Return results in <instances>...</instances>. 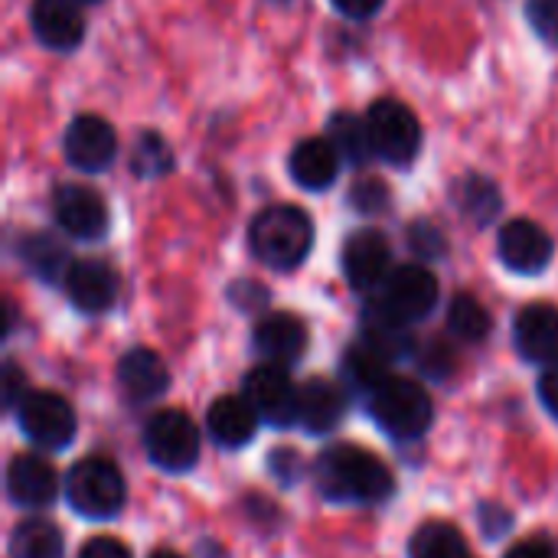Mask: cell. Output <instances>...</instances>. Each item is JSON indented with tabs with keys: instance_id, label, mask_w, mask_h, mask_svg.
I'll return each instance as SVG.
<instances>
[{
	"instance_id": "cell-1",
	"label": "cell",
	"mask_w": 558,
	"mask_h": 558,
	"mask_svg": "<svg viewBox=\"0 0 558 558\" xmlns=\"http://www.w3.org/2000/svg\"><path fill=\"white\" fill-rule=\"evenodd\" d=\"M317 490L333 504H360L376 507L386 504L396 490L392 471L373 454L356 445L330 448L314 464Z\"/></svg>"
},
{
	"instance_id": "cell-2",
	"label": "cell",
	"mask_w": 558,
	"mask_h": 558,
	"mask_svg": "<svg viewBox=\"0 0 558 558\" xmlns=\"http://www.w3.org/2000/svg\"><path fill=\"white\" fill-rule=\"evenodd\" d=\"M255 258L275 271L298 268L314 248V222L301 206H268L248 229Z\"/></svg>"
},
{
	"instance_id": "cell-3",
	"label": "cell",
	"mask_w": 558,
	"mask_h": 558,
	"mask_svg": "<svg viewBox=\"0 0 558 558\" xmlns=\"http://www.w3.org/2000/svg\"><path fill=\"white\" fill-rule=\"evenodd\" d=\"M369 412L376 425L399 441H415L432 428L435 409L422 383L405 376H389L369 392Z\"/></svg>"
},
{
	"instance_id": "cell-4",
	"label": "cell",
	"mask_w": 558,
	"mask_h": 558,
	"mask_svg": "<svg viewBox=\"0 0 558 558\" xmlns=\"http://www.w3.org/2000/svg\"><path fill=\"white\" fill-rule=\"evenodd\" d=\"M65 497H69V507L78 517H85V520H108L128 500L124 474L108 458H85V461H78L69 471Z\"/></svg>"
},
{
	"instance_id": "cell-5",
	"label": "cell",
	"mask_w": 558,
	"mask_h": 558,
	"mask_svg": "<svg viewBox=\"0 0 558 558\" xmlns=\"http://www.w3.org/2000/svg\"><path fill=\"white\" fill-rule=\"evenodd\" d=\"M366 128L373 154L392 167H409L422 150V124L412 108L396 98H379L366 111Z\"/></svg>"
},
{
	"instance_id": "cell-6",
	"label": "cell",
	"mask_w": 558,
	"mask_h": 558,
	"mask_svg": "<svg viewBox=\"0 0 558 558\" xmlns=\"http://www.w3.org/2000/svg\"><path fill=\"white\" fill-rule=\"evenodd\" d=\"M435 304H438V278L425 265L415 262V265H399L389 271L373 307L409 327V324L428 317L435 311Z\"/></svg>"
},
{
	"instance_id": "cell-7",
	"label": "cell",
	"mask_w": 558,
	"mask_h": 558,
	"mask_svg": "<svg viewBox=\"0 0 558 558\" xmlns=\"http://www.w3.org/2000/svg\"><path fill=\"white\" fill-rule=\"evenodd\" d=\"M144 448L160 471L183 474L199 461V432L190 415L177 409H163L147 422Z\"/></svg>"
},
{
	"instance_id": "cell-8",
	"label": "cell",
	"mask_w": 558,
	"mask_h": 558,
	"mask_svg": "<svg viewBox=\"0 0 558 558\" xmlns=\"http://www.w3.org/2000/svg\"><path fill=\"white\" fill-rule=\"evenodd\" d=\"M242 396L248 399V405L258 412V418H262L265 425H275V428L298 425L301 389L291 383V376H288L284 366H278V363L255 366V369L245 376Z\"/></svg>"
},
{
	"instance_id": "cell-9",
	"label": "cell",
	"mask_w": 558,
	"mask_h": 558,
	"mask_svg": "<svg viewBox=\"0 0 558 558\" xmlns=\"http://www.w3.org/2000/svg\"><path fill=\"white\" fill-rule=\"evenodd\" d=\"M16 418L23 435L46 451H62L75 438V412L56 392H26L16 405Z\"/></svg>"
},
{
	"instance_id": "cell-10",
	"label": "cell",
	"mask_w": 558,
	"mask_h": 558,
	"mask_svg": "<svg viewBox=\"0 0 558 558\" xmlns=\"http://www.w3.org/2000/svg\"><path fill=\"white\" fill-rule=\"evenodd\" d=\"M340 265H343V275H347L353 291H360V294L379 291L383 281L389 278V271H392V252H389L386 235L376 232V229L353 232L343 242Z\"/></svg>"
},
{
	"instance_id": "cell-11",
	"label": "cell",
	"mask_w": 558,
	"mask_h": 558,
	"mask_svg": "<svg viewBox=\"0 0 558 558\" xmlns=\"http://www.w3.org/2000/svg\"><path fill=\"white\" fill-rule=\"evenodd\" d=\"M497 255L517 275H539L549 268L556 245H553V235L539 222L513 219L497 235Z\"/></svg>"
},
{
	"instance_id": "cell-12",
	"label": "cell",
	"mask_w": 558,
	"mask_h": 558,
	"mask_svg": "<svg viewBox=\"0 0 558 558\" xmlns=\"http://www.w3.org/2000/svg\"><path fill=\"white\" fill-rule=\"evenodd\" d=\"M65 160L82 170V173H101L111 167L114 154H118V134L114 128L98 118V114H78L69 131H65Z\"/></svg>"
},
{
	"instance_id": "cell-13",
	"label": "cell",
	"mask_w": 558,
	"mask_h": 558,
	"mask_svg": "<svg viewBox=\"0 0 558 558\" xmlns=\"http://www.w3.org/2000/svg\"><path fill=\"white\" fill-rule=\"evenodd\" d=\"M52 216L65 235L82 239V242H92L108 229L105 199L92 186H82V183H62L52 193Z\"/></svg>"
},
{
	"instance_id": "cell-14",
	"label": "cell",
	"mask_w": 558,
	"mask_h": 558,
	"mask_svg": "<svg viewBox=\"0 0 558 558\" xmlns=\"http://www.w3.org/2000/svg\"><path fill=\"white\" fill-rule=\"evenodd\" d=\"M65 281V294L72 301V307H78L82 314H105L114 307L118 301V271L101 262V258H78L72 262Z\"/></svg>"
},
{
	"instance_id": "cell-15",
	"label": "cell",
	"mask_w": 558,
	"mask_h": 558,
	"mask_svg": "<svg viewBox=\"0 0 558 558\" xmlns=\"http://www.w3.org/2000/svg\"><path fill=\"white\" fill-rule=\"evenodd\" d=\"M29 23L36 39L52 52H72L85 39V16L75 0H33Z\"/></svg>"
},
{
	"instance_id": "cell-16",
	"label": "cell",
	"mask_w": 558,
	"mask_h": 558,
	"mask_svg": "<svg viewBox=\"0 0 558 558\" xmlns=\"http://www.w3.org/2000/svg\"><path fill=\"white\" fill-rule=\"evenodd\" d=\"M7 494L23 510H43L59 494V474L39 454H16L7 468Z\"/></svg>"
},
{
	"instance_id": "cell-17",
	"label": "cell",
	"mask_w": 558,
	"mask_h": 558,
	"mask_svg": "<svg viewBox=\"0 0 558 558\" xmlns=\"http://www.w3.org/2000/svg\"><path fill=\"white\" fill-rule=\"evenodd\" d=\"M517 350L530 363L556 366L558 363V311L553 304H526L513 324Z\"/></svg>"
},
{
	"instance_id": "cell-18",
	"label": "cell",
	"mask_w": 558,
	"mask_h": 558,
	"mask_svg": "<svg viewBox=\"0 0 558 558\" xmlns=\"http://www.w3.org/2000/svg\"><path fill=\"white\" fill-rule=\"evenodd\" d=\"M255 350L268 360V363H278V366H288L294 360L304 356L307 350V327L301 317L294 314H265L258 324H255Z\"/></svg>"
},
{
	"instance_id": "cell-19",
	"label": "cell",
	"mask_w": 558,
	"mask_h": 558,
	"mask_svg": "<svg viewBox=\"0 0 558 558\" xmlns=\"http://www.w3.org/2000/svg\"><path fill=\"white\" fill-rule=\"evenodd\" d=\"M340 167H343V157L330 144V137H307L288 157V170L294 183L304 190H330L340 177Z\"/></svg>"
},
{
	"instance_id": "cell-20",
	"label": "cell",
	"mask_w": 558,
	"mask_h": 558,
	"mask_svg": "<svg viewBox=\"0 0 558 558\" xmlns=\"http://www.w3.org/2000/svg\"><path fill=\"white\" fill-rule=\"evenodd\" d=\"M258 412L248 405L245 396H219L209 412H206V428H209V438L219 445V448H245L255 432H258Z\"/></svg>"
},
{
	"instance_id": "cell-21",
	"label": "cell",
	"mask_w": 558,
	"mask_h": 558,
	"mask_svg": "<svg viewBox=\"0 0 558 558\" xmlns=\"http://www.w3.org/2000/svg\"><path fill=\"white\" fill-rule=\"evenodd\" d=\"M118 386H121L124 399H131V402H154L170 386L167 363L154 350H144V347L131 350L118 363Z\"/></svg>"
},
{
	"instance_id": "cell-22",
	"label": "cell",
	"mask_w": 558,
	"mask_h": 558,
	"mask_svg": "<svg viewBox=\"0 0 558 558\" xmlns=\"http://www.w3.org/2000/svg\"><path fill=\"white\" fill-rule=\"evenodd\" d=\"M343 418V396L330 379H311L301 386L298 402V425H304L311 435H327Z\"/></svg>"
},
{
	"instance_id": "cell-23",
	"label": "cell",
	"mask_w": 558,
	"mask_h": 558,
	"mask_svg": "<svg viewBox=\"0 0 558 558\" xmlns=\"http://www.w3.org/2000/svg\"><path fill=\"white\" fill-rule=\"evenodd\" d=\"M20 255H23V265H26L36 278H43V281H59V278H65L69 268H72V258H69L65 245L56 242V239L46 235V232H36V235L23 239Z\"/></svg>"
},
{
	"instance_id": "cell-24",
	"label": "cell",
	"mask_w": 558,
	"mask_h": 558,
	"mask_svg": "<svg viewBox=\"0 0 558 558\" xmlns=\"http://www.w3.org/2000/svg\"><path fill=\"white\" fill-rule=\"evenodd\" d=\"M343 373L360 392H373L376 386H383L392 376L389 373V356L366 337L350 347V353L343 360Z\"/></svg>"
},
{
	"instance_id": "cell-25",
	"label": "cell",
	"mask_w": 558,
	"mask_h": 558,
	"mask_svg": "<svg viewBox=\"0 0 558 558\" xmlns=\"http://www.w3.org/2000/svg\"><path fill=\"white\" fill-rule=\"evenodd\" d=\"M327 137L330 144L340 150V157L347 163H366L373 154V141H369V128H366V118L360 114H350V111H340L327 121Z\"/></svg>"
},
{
	"instance_id": "cell-26",
	"label": "cell",
	"mask_w": 558,
	"mask_h": 558,
	"mask_svg": "<svg viewBox=\"0 0 558 558\" xmlns=\"http://www.w3.org/2000/svg\"><path fill=\"white\" fill-rule=\"evenodd\" d=\"M409 558H468V543L451 523H425L409 539Z\"/></svg>"
},
{
	"instance_id": "cell-27",
	"label": "cell",
	"mask_w": 558,
	"mask_h": 558,
	"mask_svg": "<svg viewBox=\"0 0 558 558\" xmlns=\"http://www.w3.org/2000/svg\"><path fill=\"white\" fill-rule=\"evenodd\" d=\"M62 533L46 520H26L10 536V558H62Z\"/></svg>"
},
{
	"instance_id": "cell-28",
	"label": "cell",
	"mask_w": 558,
	"mask_h": 558,
	"mask_svg": "<svg viewBox=\"0 0 558 558\" xmlns=\"http://www.w3.org/2000/svg\"><path fill=\"white\" fill-rule=\"evenodd\" d=\"M458 206L464 216H471L474 222L487 226L490 219H497L504 199H500V190L494 180L481 177V173H471L458 183Z\"/></svg>"
},
{
	"instance_id": "cell-29",
	"label": "cell",
	"mask_w": 558,
	"mask_h": 558,
	"mask_svg": "<svg viewBox=\"0 0 558 558\" xmlns=\"http://www.w3.org/2000/svg\"><path fill=\"white\" fill-rule=\"evenodd\" d=\"M448 327L454 337H461L468 343H481L490 333V314L477 298L458 294L448 307Z\"/></svg>"
},
{
	"instance_id": "cell-30",
	"label": "cell",
	"mask_w": 558,
	"mask_h": 558,
	"mask_svg": "<svg viewBox=\"0 0 558 558\" xmlns=\"http://www.w3.org/2000/svg\"><path fill=\"white\" fill-rule=\"evenodd\" d=\"M131 167L137 177H160L173 167V150L167 147V141L154 131H144L134 144V157Z\"/></svg>"
},
{
	"instance_id": "cell-31",
	"label": "cell",
	"mask_w": 558,
	"mask_h": 558,
	"mask_svg": "<svg viewBox=\"0 0 558 558\" xmlns=\"http://www.w3.org/2000/svg\"><path fill=\"white\" fill-rule=\"evenodd\" d=\"M386 203H389V190H386V183H383V180H376V177L356 180V183H353V190H350V206H353L356 213L376 216V213H383V209H386Z\"/></svg>"
},
{
	"instance_id": "cell-32",
	"label": "cell",
	"mask_w": 558,
	"mask_h": 558,
	"mask_svg": "<svg viewBox=\"0 0 558 558\" xmlns=\"http://www.w3.org/2000/svg\"><path fill=\"white\" fill-rule=\"evenodd\" d=\"M409 248L422 258V262H428V258H438V255H445V235L438 232V226H432V222H425V219H418V222H412L409 226Z\"/></svg>"
},
{
	"instance_id": "cell-33",
	"label": "cell",
	"mask_w": 558,
	"mask_h": 558,
	"mask_svg": "<svg viewBox=\"0 0 558 558\" xmlns=\"http://www.w3.org/2000/svg\"><path fill=\"white\" fill-rule=\"evenodd\" d=\"M530 20L543 36L558 39V0H530Z\"/></svg>"
},
{
	"instance_id": "cell-34",
	"label": "cell",
	"mask_w": 558,
	"mask_h": 558,
	"mask_svg": "<svg viewBox=\"0 0 558 558\" xmlns=\"http://www.w3.org/2000/svg\"><path fill=\"white\" fill-rule=\"evenodd\" d=\"M78 558H131V549L111 536H95L82 546Z\"/></svg>"
},
{
	"instance_id": "cell-35",
	"label": "cell",
	"mask_w": 558,
	"mask_h": 558,
	"mask_svg": "<svg viewBox=\"0 0 558 558\" xmlns=\"http://www.w3.org/2000/svg\"><path fill=\"white\" fill-rule=\"evenodd\" d=\"M271 474L281 484H294L301 477V458L294 451H275L271 454Z\"/></svg>"
},
{
	"instance_id": "cell-36",
	"label": "cell",
	"mask_w": 558,
	"mask_h": 558,
	"mask_svg": "<svg viewBox=\"0 0 558 558\" xmlns=\"http://www.w3.org/2000/svg\"><path fill=\"white\" fill-rule=\"evenodd\" d=\"M3 402L10 405V409H16L20 402H23V396H26V379H23V373L13 366V363H7V369H3Z\"/></svg>"
},
{
	"instance_id": "cell-37",
	"label": "cell",
	"mask_w": 558,
	"mask_h": 558,
	"mask_svg": "<svg viewBox=\"0 0 558 558\" xmlns=\"http://www.w3.org/2000/svg\"><path fill=\"white\" fill-rule=\"evenodd\" d=\"M451 363H454V356H451L448 347H441V343H432V347H428V353H425V373H428V376L445 379V376L451 373Z\"/></svg>"
},
{
	"instance_id": "cell-38",
	"label": "cell",
	"mask_w": 558,
	"mask_h": 558,
	"mask_svg": "<svg viewBox=\"0 0 558 558\" xmlns=\"http://www.w3.org/2000/svg\"><path fill=\"white\" fill-rule=\"evenodd\" d=\"M539 399H543L546 412L558 418V363L543 373V379H539Z\"/></svg>"
},
{
	"instance_id": "cell-39",
	"label": "cell",
	"mask_w": 558,
	"mask_h": 558,
	"mask_svg": "<svg viewBox=\"0 0 558 558\" xmlns=\"http://www.w3.org/2000/svg\"><path fill=\"white\" fill-rule=\"evenodd\" d=\"M386 0H333V7L350 20H369Z\"/></svg>"
},
{
	"instance_id": "cell-40",
	"label": "cell",
	"mask_w": 558,
	"mask_h": 558,
	"mask_svg": "<svg viewBox=\"0 0 558 558\" xmlns=\"http://www.w3.org/2000/svg\"><path fill=\"white\" fill-rule=\"evenodd\" d=\"M507 558H558V553L549 546V543H543V539H530V543H520V546H513Z\"/></svg>"
},
{
	"instance_id": "cell-41",
	"label": "cell",
	"mask_w": 558,
	"mask_h": 558,
	"mask_svg": "<svg viewBox=\"0 0 558 558\" xmlns=\"http://www.w3.org/2000/svg\"><path fill=\"white\" fill-rule=\"evenodd\" d=\"M150 558H183V556H177V553H167V549H160V553H154Z\"/></svg>"
},
{
	"instance_id": "cell-42",
	"label": "cell",
	"mask_w": 558,
	"mask_h": 558,
	"mask_svg": "<svg viewBox=\"0 0 558 558\" xmlns=\"http://www.w3.org/2000/svg\"><path fill=\"white\" fill-rule=\"evenodd\" d=\"M75 3H98V0H75Z\"/></svg>"
}]
</instances>
